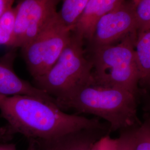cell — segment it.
I'll return each mask as SVG.
<instances>
[{"mask_svg": "<svg viewBox=\"0 0 150 150\" xmlns=\"http://www.w3.org/2000/svg\"><path fill=\"white\" fill-rule=\"evenodd\" d=\"M59 0H21L16 10L13 48H21L57 15Z\"/></svg>", "mask_w": 150, "mask_h": 150, "instance_id": "6", "label": "cell"}, {"mask_svg": "<svg viewBox=\"0 0 150 150\" xmlns=\"http://www.w3.org/2000/svg\"><path fill=\"white\" fill-rule=\"evenodd\" d=\"M134 52L139 87L144 92L150 85V30L137 31Z\"/></svg>", "mask_w": 150, "mask_h": 150, "instance_id": "11", "label": "cell"}, {"mask_svg": "<svg viewBox=\"0 0 150 150\" xmlns=\"http://www.w3.org/2000/svg\"><path fill=\"white\" fill-rule=\"evenodd\" d=\"M137 31L150 30V0H138L134 4Z\"/></svg>", "mask_w": 150, "mask_h": 150, "instance_id": "14", "label": "cell"}, {"mask_svg": "<svg viewBox=\"0 0 150 150\" xmlns=\"http://www.w3.org/2000/svg\"><path fill=\"white\" fill-rule=\"evenodd\" d=\"M0 150H17L16 145L13 144L0 143ZM26 150H33L32 146L28 144Z\"/></svg>", "mask_w": 150, "mask_h": 150, "instance_id": "19", "label": "cell"}, {"mask_svg": "<svg viewBox=\"0 0 150 150\" xmlns=\"http://www.w3.org/2000/svg\"><path fill=\"white\" fill-rule=\"evenodd\" d=\"M137 31L134 4L125 2L109 11L97 22L91 47L114 44Z\"/></svg>", "mask_w": 150, "mask_h": 150, "instance_id": "7", "label": "cell"}, {"mask_svg": "<svg viewBox=\"0 0 150 150\" xmlns=\"http://www.w3.org/2000/svg\"><path fill=\"white\" fill-rule=\"evenodd\" d=\"M116 149L117 139H113L110 134H107L98 139L91 150H116Z\"/></svg>", "mask_w": 150, "mask_h": 150, "instance_id": "17", "label": "cell"}, {"mask_svg": "<svg viewBox=\"0 0 150 150\" xmlns=\"http://www.w3.org/2000/svg\"><path fill=\"white\" fill-rule=\"evenodd\" d=\"M71 31L58 12L35 38L22 47L23 59L33 80L45 75L56 63L70 42Z\"/></svg>", "mask_w": 150, "mask_h": 150, "instance_id": "5", "label": "cell"}, {"mask_svg": "<svg viewBox=\"0 0 150 150\" xmlns=\"http://www.w3.org/2000/svg\"><path fill=\"white\" fill-rule=\"evenodd\" d=\"M88 1L62 0V5L59 15L66 26L72 29Z\"/></svg>", "mask_w": 150, "mask_h": 150, "instance_id": "12", "label": "cell"}, {"mask_svg": "<svg viewBox=\"0 0 150 150\" xmlns=\"http://www.w3.org/2000/svg\"><path fill=\"white\" fill-rule=\"evenodd\" d=\"M134 150H150V119L148 115L136 129Z\"/></svg>", "mask_w": 150, "mask_h": 150, "instance_id": "15", "label": "cell"}, {"mask_svg": "<svg viewBox=\"0 0 150 150\" xmlns=\"http://www.w3.org/2000/svg\"><path fill=\"white\" fill-rule=\"evenodd\" d=\"M15 54L9 52L0 57V95L35 97L56 105L55 98L46 92L21 79L13 69Z\"/></svg>", "mask_w": 150, "mask_h": 150, "instance_id": "9", "label": "cell"}, {"mask_svg": "<svg viewBox=\"0 0 150 150\" xmlns=\"http://www.w3.org/2000/svg\"><path fill=\"white\" fill-rule=\"evenodd\" d=\"M131 1H132L134 4H135V3H136L138 0H131Z\"/></svg>", "mask_w": 150, "mask_h": 150, "instance_id": "20", "label": "cell"}, {"mask_svg": "<svg viewBox=\"0 0 150 150\" xmlns=\"http://www.w3.org/2000/svg\"><path fill=\"white\" fill-rule=\"evenodd\" d=\"M110 126L81 129L52 139H31L35 150H91L103 136L110 134Z\"/></svg>", "mask_w": 150, "mask_h": 150, "instance_id": "8", "label": "cell"}, {"mask_svg": "<svg viewBox=\"0 0 150 150\" xmlns=\"http://www.w3.org/2000/svg\"><path fill=\"white\" fill-rule=\"evenodd\" d=\"M56 102L62 110L72 109L104 119L110 126V132L137 127L142 123L137 116L139 100L121 88L87 85L56 99Z\"/></svg>", "mask_w": 150, "mask_h": 150, "instance_id": "2", "label": "cell"}, {"mask_svg": "<svg viewBox=\"0 0 150 150\" xmlns=\"http://www.w3.org/2000/svg\"><path fill=\"white\" fill-rule=\"evenodd\" d=\"M137 32L126 36L117 44L91 47L92 83L129 91L138 100L144 94L134 57Z\"/></svg>", "mask_w": 150, "mask_h": 150, "instance_id": "3", "label": "cell"}, {"mask_svg": "<svg viewBox=\"0 0 150 150\" xmlns=\"http://www.w3.org/2000/svg\"><path fill=\"white\" fill-rule=\"evenodd\" d=\"M0 112L11 134H22L28 139H52L106 123L97 118L66 113L55 104L25 95H0Z\"/></svg>", "mask_w": 150, "mask_h": 150, "instance_id": "1", "label": "cell"}, {"mask_svg": "<svg viewBox=\"0 0 150 150\" xmlns=\"http://www.w3.org/2000/svg\"><path fill=\"white\" fill-rule=\"evenodd\" d=\"M16 10L12 7L0 17V46L13 48Z\"/></svg>", "mask_w": 150, "mask_h": 150, "instance_id": "13", "label": "cell"}, {"mask_svg": "<svg viewBox=\"0 0 150 150\" xmlns=\"http://www.w3.org/2000/svg\"><path fill=\"white\" fill-rule=\"evenodd\" d=\"M15 0H0V17L13 6Z\"/></svg>", "mask_w": 150, "mask_h": 150, "instance_id": "18", "label": "cell"}, {"mask_svg": "<svg viewBox=\"0 0 150 150\" xmlns=\"http://www.w3.org/2000/svg\"><path fill=\"white\" fill-rule=\"evenodd\" d=\"M83 41L71 35L67 45L54 66L43 76L34 80V86L54 98L92 83V64L87 58Z\"/></svg>", "mask_w": 150, "mask_h": 150, "instance_id": "4", "label": "cell"}, {"mask_svg": "<svg viewBox=\"0 0 150 150\" xmlns=\"http://www.w3.org/2000/svg\"><path fill=\"white\" fill-rule=\"evenodd\" d=\"M125 0H89L72 27L76 38L91 43L97 22L109 11Z\"/></svg>", "mask_w": 150, "mask_h": 150, "instance_id": "10", "label": "cell"}, {"mask_svg": "<svg viewBox=\"0 0 150 150\" xmlns=\"http://www.w3.org/2000/svg\"><path fill=\"white\" fill-rule=\"evenodd\" d=\"M137 127L125 129L120 131V134L117 138L116 150H134L135 131Z\"/></svg>", "mask_w": 150, "mask_h": 150, "instance_id": "16", "label": "cell"}]
</instances>
